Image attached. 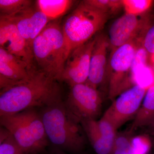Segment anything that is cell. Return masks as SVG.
<instances>
[{"label":"cell","mask_w":154,"mask_h":154,"mask_svg":"<svg viewBox=\"0 0 154 154\" xmlns=\"http://www.w3.org/2000/svg\"><path fill=\"white\" fill-rule=\"evenodd\" d=\"M113 154H133L132 139L128 135H116Z\"/></svg>","instance_id":"obj_23"},{"label":"cell","mask_w":154,"mask_h":154,"mask_svg":"<svg viewBox=\"0 0 154 154\" xmlns=\"http://www.w3.org/2000/svg\"><path fill=\"white\" fill-rule=\"evenodd\" d=\"M132 84L148 89L154 85V72L148 65L142 67L131 73Z\"/></svg>","instance_id":"obj_20"},{"label":"cell","mask_w":154,"mask_h":154,"mask_svg":"<svg viewBox=\"0 0 154 154\" xmlns=\"http://www.w3.org/2000/svg\"><path fill=\"white\" fill-rule=\"evenodd\" d=\"M132 145L133 154H147L151 147L149 140L143 136L132 138Z\"/></svg>","instance_id":"obj_24"},{"label":"cell","mask_w":154,"mask_h":154,"mask_svg":"<svg viewBox=\"0 0 154 154\" xmlns=\"http://www.w3.org/2000/svg\"><path fill=\"white\" fill-rule=\"evenodd\" d=\"M152 60L154 64V54H152Z\"/></svg>","instance_id":"obj_28"},{"label":"cell","mask_w":154,"mask_h":154,"mask_svg":"<svg viewBox=\"0 0 154 154\" xmlns=\"http://www.w3.org/2000/svg\"><path fill=\"white\" fill-rule=\"evenodd\" d=\"M58 81L35 66L28 79L0 92V116L34 107H46L62 100Z\"/></svg>","instance_id":"obj_1"},{"label":"cell","mask_w":154,"mask_h":154,"mask_svg":"<svg viewBox=\"0 0 154 154\" xmlns=\"http://www.w3.org/2000/svg\"><path fill=\"white\" fill-rule=\"evenodd\" d=\"M81 124L96 153L113 154L114 143L107 140L102 135L97 121L85 120L82 122Z\"/></svg>","instance_id":"obj_15"},{"label":"cell","mask_w":154,"mask_h":154,"mask_svg":"<svg viewBox=\"0 0 154 154\" xmlns=\"http://www.w3.org/2000/svg\"><path fill=\"white\" fill-rule=\"evenodd\" d=\"M40 116L51 143L72 152L83 148L85 140L79 123L70 115L62 100L45 107Z\"/></svg>","instance_id":"obj_2"},{"label":"cell","mask_w":154,"mask_h":154,"mask_svg":"<svg viewBox=\"0 0 154 154\" xmlns=\"http://www.w3.org/2000/svg\"><path fill=\"white\" fill-rule=\"evenodd\" d=\"M0 122L25 154L39 153L47 146L48 140L41 116L33 108L3 116Z\"/></svg>","instance_id":"obj_5"},{"label":"cell","mask_w":154,"mask_h":154,"mask_svg":"<svg viewBox=\"0 0 154 154\" xmlns=\"http://www.w3.org/2000/svg\"><path fill=\"white\" fill-rule=\"evenodd\" d=\"M87 3L109 15L115 13L123 7L122 1L119 0H86Z\"/></svg>","instance_id":"obj_22"},{"label":"cell","mask_w":154,"mask_h":154,"mask_svg":"<svg viewBox=\"0 0 154 154\" xmlns=\"http://www.w3.org/2000/svg\"><path fill=\"white\" fill-rule=\"evenodd\" d=\"M34 67H30L22 60L0 47L1 90L28 79Z\"/></svg>","instance_id":"obj_13"},{"label":"cell","mask_w":154,"mask_h":154,"mask_svg":"<svg viewBox=\"0 0 154 154\" xmlns=\"http://www.w3.org/2000/svg\"><path fill=\"white\" fill-rule=\"evenodd\" d=\"M5 17L16 25L31 49L34 39L51 22L36 5H32L11 17Z\"/></svg>","instance_id":"obj_11"},{"label":"cell","mask_w":154,"mask_h":154,"mask_svg":"<svg viewBox=\"0 0 154 154\" xmlns=\"http://www.w3.org/2000/svg\"><path fill=\"white\" fill-rule=\"evenodd\" d=\"M0 154H25L11 133L1 126Z\"/></svg>","instance_id":"obj_19"},{"label":"cell","mask_w":154,"mask_h":154,"mask_svg":"<svg viewBox=\"0 0 154 154\" xmlns=\"http://www.w3.org/2000/svg\"><path fill=\"white\" fill-rule=\"evenodd\" d=\"M32 49L37 67L60 82L66 59L64 37L58 20L49 22L34 39Z\"/></svg>","instance_id":"obj_4"},{"label":"cell","mask_w":154,"mask_h":154,"mask_svg":"<svg viewBox=\"0 0 154 154\" xmlns=\"http://www.w3.org/2000/svg\"><path fill=\"white\" fill-rule=\"evenodd\" d=\"M74 2L70 0H37L35 2V5L50 21H52L66 14Z\"/></svg>","instance_id":"obj_17"},{"label":"cell","mask_w":154,"mask_h":154,"mask_svg":"<svg viewBox=\"0 0 154 154\" xmlns=\"http://www.w3.org/2000/svg\"><path fill=\"white\" fill-rule=\"evenodd\" d=\"M91 54L90 72L87 82L97 89L107 80V54L110 46L109 39L103 34L95 37Z\"/></svg>","instance_id":"obj_14"},{"label":"cell","mask_w":154,"mask_h":154,"mask_svg":"<svg viewBox=\"0 0 154 154\" xmlns=\"http://www.w3.org/2000/svg\"><path fill=\"white\" fill-rule=\"evenodd\" d=\"M109 16L85 1L81 2L69 14L62 25L66 60L74 50L91 40L103 29Z\"/></svg>","instance_id":"obj_3"},{"label":"cell","mask_w":154,"mask_h":154,"mask_svg":"<svg viewBox=\"0 0 154 154\" xmlns=\"http://www.w3.org/2000/svg\"><path fill=\"white\" fill-rule=\"evenodd\" d=\"M143 46L149 53L154 54V25L146 33Z\"/></svg>","instance_id":"obj_26"},{"label":"cell","mask_w":154,"mask_h":154,"mask_svg":"<svg viewBox=\"0 0 154 154\" xmlns=\"http://www.w3.org/2000/svg\"><path fill=\"white\" fill-rule=\"evenodd\" d=\"M102 102L97 89L86 82L70 87L65 105L73 118L81 123L96 120L101 113Z\"/></svg>","instance_id":"obj_7"},{"label":"cell","mask_w":154,"mask_h":154,"mask_svg":"<svg viewBox=\"0 0 154 154\" xmlns=\"http://www.w3.org/2000/svg\"><path fill=\"white\" fill-rule=\"evenodd\" d=\"M154 119V85L147 90L139 110L136 114L129 132L144 125H148Z\"/></svg>","instance_id":"obj_16"},{"label":"cell","mask_w":154,"mask_h":154,"mask_svg":"<svg viewBox=\"0 0 154 154\" xmlns=\"http://www.w3.org/2000/svg\"><path fill=\"white\" fill-rule=\"evenodd\" d=\"M148 53L143 46H138L133 59L131 73L140 68L147 65Z\"/></svg>","instance_id":"obj_25"},{"label":"cell","mask_w":154,"mask_h":154,"mask_svg":"<svg viewBox=\"0 0 154 154\" xmlns=\"http://www.w3.org/2000/svg\"><path fill=\"white\" fill-rule=\"evenodd\" d=\"M95 37L74 50L67 59L60 82L71 87L88 81Z\"/></svg>","instance_id":"obj_9"},{"label":"cell","mask_w":154,"mask_h":154,"mask_svg":"<svg viewBox=\"0 0 154 154\" xmlns=\"http://www.w3.org/2000/svg\"><path fill=\"white\" fill-rule=\"evenodd\" d=\"M148 125H149L151 133L154 138V119Z\"/></svg>","instance_id":"obj_27"},{"label":"cell","mask_w":154,"mask_h":154,"mask_svg":"<svg viewBox=\"0 0 154 154\" xmlns=\"http://www.w3.org/2000/svg\"><path fill=\"white\" fill-rule=\"evenodd\" d=\"M0 47L22 60L30 67L35 66L32 49L14 23L3 17H0Z\"/></svg>","instance_id":"obj_10"},{"label":"cell","mask_w":154,"mask_h":154,"mask_svg":"<svg viewBox=\"0 0 154 154\" xmlns=\"http://www.w3.org/2000/svg\"><path fill=\"white\" fill-rule=\"evenodd\" d=\"M147 90L137 85L132 86L119 95L102 116L117 130L137 113Z\"/></svg>","instance_id":"obj_8"},{"label":"cell","mask_w":154,"mask_h":154,"mask_svg":"<svg viewBox=\"0 0 154 154\" xmlns=\"http://www.w3.org/2000/svg\"><path fill=\"white\" fill-rule=\"evenodd\" d=\"M138 46L135 40L111 51L107 66L109 97L111 100L126 91L132 83L131 67Z\"/></svg>","instance_id":"obj_6"},{"label":"cell","mask_w":154,"mask_h":154,"mask_svg":"<svg viewBox=\"0 0 154 154\" xmlns=\"http://www.w3.org/2000/svg\"><path fill=\"white\" fill-rule=\"evenodd\" d=\"M125 14L139 16L146 11L151 6L150 0H122Z\"/></svg>","instance_id":"obj_21"},{"label":"cell","mask_w":154,"mask_h":154,"mask_svg":"<svg viewBox=\"0 0 154 154\" xmlns=\"http://www.w3.org/2000/svg\"><path fill=\"white\" fill-rule=\"evenodd\" d=\"M139 16L125 14L113 22L108 38L112 51L137 38L143 28V21Z\"/></svg>","instance_id":"obj_12"},{"label":"cell","mask_w":154,"mask_h":154,"mask_svg":"<svg viewBox=\"0 0 154 154\" xmlns=\"http://www.w3.org/2000/svg\"><path fill=\"white\" fill-rule=\"evenodd\" d=\"M33 5L30 0H0V17H11Z\"/></svg>","instance_id":"obj_18"}]
</instances>
